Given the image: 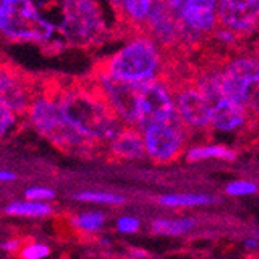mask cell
I'll return each instance as SVG.
<instances>
[{
	"instance_id": "obj_5",
	"label": "cell",
	"mask_w": 259,
	"mask_h": 259,
	"mask_svg": "<svg viewBox=\"0 0 259 259\" xmlns=\"http://www.w3.org/2000/svg\"><path fill=\"white\" fill-rule=\"evenodd\" d=\"M222 95L250 106L259 92V56L233 55L219 67Z\"/></svg>"
},
{
	"instance_id": "obj_3",
	"label": "cell",
	"mask_w": 259,
	"mask_h": 259,
	"mask_svg": "<svg viewBox=\"0 0 259 259\" xmlns=\"http://www.w3.org/2000/svg\"><path fill=\"white\" fill-rule=\"evenodd\" d=\"M59 33L75 47L100 44L107 34V25L98 0H64Z\"/></svg>"
},
{
	"instance_id": "obj_8",
	"label": "cell",
	"mask_w": 259,
	"mask_h": 259,
	"mask_svg": "<svg viewBox=\"0 0 259 259\" xmlns=\"http://www.w3.org/2000/svg\"><path fill=\"white\" fill-rule=\"evenodd\" d=\"M188 129L180 118L155 123L141 129L145 138L146 155L154 163L166 164L176 161L185 151L188 143Z\"/></svg>"
},
{
	"instance_id": "obj_22",
	"label": "cell",
	"mask_w": 259,
	"mask_h": 259,
	"mask_svg": "<svg viewBox=\"0 0 259 259\" xmlns=\"http://www.w3.org/2000/svg\"><path fill=\"white\" fill-rule=\"evenodd\" d=\"M75 200L78 202H89V203H101V205H121L124 203V197L113 193L104 191H82L76 193Z\"/></svg>"
},
{
	"instance_id": "obj_12",
	"label": "cell",
	"mask_w": 259,
	"mask_h": 259,
	"mask_svg": "<svg viewBox=\"0 0 259 259\" xmlns=\"http://www.w3.org/2000/svg\"><path fill=\"white\" fill-rule=\"evenodd\" d=\"M219 27L239 37H248L259 28V0H218Z\"/></svg>"
},
{
	"instance_id": "obj_13",
	"label": "cell",
	"mask_w": 259,
	"mask_h": 259,
	"mask_svg": "<svg viewBox=\"0 0 259 259\" xmlns=\"http://www.w3.org/2000/svg\"><path fill=\"white\" fill-rule=\"evenodd\" d=\"M145 31L151 34L164 50H172L179 45H183V30L180 19L163 0H157Z\"/></svg>"
},
{
	"instance_id": "obj_15",
	"label": "cell",
	"mask_w": 259,
	"mask_h": 259,
	"mask_svg": "<svg viewBox=\"0 0 259 259\" xmlns=\"http://www.w3.org/2000/svg\"><path fill=\"white\" fill-rule=\"evenodd\" d=\"M109 152L116 160H141L148 157L143 132L137 126L124 124L109 141Z\"/></svg>"
},
{
	"instance_id": "obj_23",
	"label": "cell",
	"mask_w": 259,
	"mask_h": 259,
	"mask_svg": "<svg viewBox=\"0 0 259 259\" xmlns=\"http://www.w3.org/2000/svg\"><path fill=\"white\" fill-rule=\"evenodd\" d=\"M52 254V248L42 242H30L27 245H22L19 250V257L22 259H44Z\"/></svg>"
},
{
	"instance_id": "obj_14",
	"label": "cell",
	"mask_w": 259,
	"mask_h": 259,
	"mask_svg": "<svg viewBox=\"0 0 259 259\" xmlns=\"http://www.w3.org/2000/svg\"><path fill=\"white\" fill-rule=\"evenodd\" d=\"M251 116V110L242 103H238L228 97H221L213 103L211 129L222 134H236L248 126Z\"/></svg>"
},
{
	"instance_id": "obj_10",
	"label": "cell",
	"mask_w": 259,
	"mask_h": 259,
	"mask_svg": "<svg viewBox=\"0 0 259 259\" xmlns=\"http://www.w3.org/2000/svg\"><path fill=\"white\" fill-rule=\"evenodd\" d=\"M177 16L183 30V45L211 37L219 27L218 0H188Z\"/></svg>"
},
{
	"instance_id": "obj_16",
	"label": "cell",
	"mask_w": 259,
	"mask_h": 259,
	"mask_svg": "<svg viewBox=\"0 0 259 259\" xmlns=\"http://www.w3.org/2000/svg\"><path fill=\"white\" fill-rule=\"evenodd\" d=\"M124 23L137 30H145L157 0H110Z\"/></svg>"
},
{
	"instance_id": "obj_28",
	"label": "cell",
	"mask_w": 259,
	"mask_h": 259,
	"mask_svg": "<svg viewBox=\"0 0 259 259\" xmlns=\"http://www.w3.org/2000/svg\"><path fill=\"white\" fill-rule=\"evenodd\" d=\"M14 7V0H0V27Z\"/></svg>"
},
{
	"instance_id": "obj_7",
	"label": "cell",
	"mask_w": 259,
	"mask_h": 259,
	"mask_svg": "<svg viewBox=\"0 0 259 259\" xmlns=\"http://www.w3.org/2000/svg\"><path fill=\"white\" fill-rule=\"evenodd\" d=\"M176 118H179V115L174 87L166 79L158 78L140 84L137 98V127L145 129L146 126Z\"/></svg>"
},
{
	"instance_id": "obj_4",
	"label": "cell",
	"mask_w": 259,
	"mask_h": 259,
	"mask_svg": "<svg viewBox=\"0 0 259 259\" xmlns=\"http://www.w3.org/2000/svg\"><path fill=\"white\" fill-rule=\"evenodd\" d=\"M28 118L34 129L55 145L64 149H76L89 145V141L76 132L64 118L58 98L44 95L28 106Z\"/></svg>"
},
{
	"instance_id": "obj_17",
	"label": "cell",
	"mask_w": 259,
	"mask_h": 259,
	"mask_svg": "<svg viewBox=\"0 0 259 259\" xmlns=\"http://www.w3.org/2000/svg\"><path fill=\"white\" fill-rule=\"evenodd\" d=\"M238 154L234 149L224 146V145H200L186 149V160L188 161H202V160H224L233 161L236 160Z\"/></svg>"
},
{
	"instance_id": "obj_19",
	"label": "cell",
	"mask_w": 259,
	"mask_h": 259,
	"mask_svg": "<svg viewBox=\"0 0 259 259\" xmlns=\"http://www.w3.org/2000/svg\"><path fill=\"white\" fill-rule=\"evenodd\" d=\"M196 227V221L191 218L182 219H157L152 222V231L160 236H182Z\"/></svg>"
},
{
	"instance_id": "obj_25",
	"label": "cell",
	"mask_w": 259,
	"mask_h": 259,
	"mask_svg": "<svg viewBox=\"0 0 259 259\" xmlns=\"http://www.w3.org/2000/svg\"><path fill=\"white\" fill-rule=\"evenodd\" d=\"M17 112L7 107L4 109L2 112H0V137H5L16 124L17 121Z\"/></svg>"
},
{
	"instance_id": "obj_21",
	"label": "cell",
	"mask_w": 259,
	"mask_h": 259,
	"mask_svg": "<svg viewBox=\"0 0 259 259\" xmlns=\"http://www.w3.org/2000/svg\"><path fill=\"white\" fill-rule=\"evenodd\" d=\"M72 224L75 225L76 230L92 234V233L100 231L104 227L106 216L101 211H85V213H81L76 218H73Z\"/></svg>"
},
{
	"instance_id": "obj_2",
	"label": "cell",
	"mask_w": 259,
	"mask_h": 259,
	"mask_svg": "<svg viewBox=\"0 0 259 259\" xmlns=\"http://www.w3.org/2000/svg\"><path fill=\"white\" fill-rule=\"evenodd\" d=\"M163 47L145 30H137L118 50L110 55L98 70L134 84L163 78L166 56Z\"/></svg>"
},
{
	"instance_id": "obj_27",
	"label": "cell",
	"mask_w": 259,
	"mask_h": 259,
	"mask_svg": "<svg viewBox=\"0 0 259 259\" xmlns=\"http://www.w3.org/2000/svg\"><path fill=\"white\" fill-rule=\"evenodd\" d=\"M141 224L137 218L134 216H121L116 221V230L123 234H134L140 230Z\"/></svg>"
},
{
	"instance_id": "obj_26",
	"label": "cell",
	"mask_w": 259,
	"mask_h": 259,
	"mask_svg": "<svg viewBox=\"0 0 259 259\" xmlns=\"http://www.w3.org/2000/svg\"><path fill=\"white\" fill-rule=\"evenodd\" d=\"M25 199L28 200H52L55 199V191L47 186H31L25 191Z\"/></svg>"
},
{
	"instance_id": "obj_33",
	"label": "cell",
	"mask_w": 259,
	"mask_h": 259,
	"mask_svg": "<svg viewBox=\"0 0 259 259\" xmlns=\"http://www.w3.org/2000/svg\"><path fill=\"white\" fill-rule=\"evenodd\" d=\"M257 34H259V28H257ZM257 56H259V52H257Z\"/></svg>"
},
{
	"instance_id": "obj_31",
	"label": "cell",
	"mask_w": 259,
	"mask_h": 259,
	"mask_svg": "<svg viewBox=\"0 0 259 259\" xmlns=\"http://www.w3.org/2000/svg\"><path fill=\"white\" fill-rule=\"evenodd\" d=\"M17 176L14 172H10V171H2L0 169V182H13L16 180Z\"/></svg>"
},
{
	"instance_id": "obj_9",
	"label": "cell",
	"mask_w": 259,
	"mask_h": 259,
	"mask_svg": "<svg viewBox=\"0 0 259 259\" xmlns=\"http://www.w3.org/2000/svg\"><path fill=\"white\" fill-rule=\"evenodd\" d=\"M174 98L179 118L188 129L197 132L211 129L213 103L194 81H185L174 87Z\"/></svg>"
},
{
	"instance_id": "obj_20",
	"label": "cell",
	"mask_w": 259,
	"mask_h": 259,
	"mask_svg": "<svg viewBox=\"0 0 259 259\" xmlns=\"http://www.w3.org/2000/svg\"><path fill=\"white\" fill-rule=\"evenodd\" d=\"M158 203L169 208H193L213 203V199L205 194H164L158 199Z\"/></svg>"
},
{
	"instance_id": "obj_1",
	"label": "cell",
	"mask_w": 259,
	"mask_h": 259,
	"mask_svg": "<svg viewBox=\"0 0 259 259\" xmlns=\"http://www.w3.org/2000/svg\"><path fill=\"white\" fill-rule=\"evenodd\" d=\"M58 100L67 123L89 143H107L124 126L97 84L93 89L70 87Z\"/></svg>"
},
{
	"instance_id": "obj_18",
	"label": "cell",
	"mask_w": 259,
	"mask_h": 259,
	"mask_svg": "<svg viewBox=\"0 0 259 259\" xmlns=\"http://www.w3.org/2000/svg\"><path fill=\"white\" fill-rule=\"evenodd\" d=\"M5 213L10 216L20 218H45L53 213L52 205L42 200H25V202H13L5 208Z\"/></svg>"
},
{
	"instance_id": "obj_32",
	"label": "cell",
	"mask_w": 259,
	"mask_h": 259,
	"mask_svg": "<svg viewBox=\"0 0 259 259\" xmlns=\"http://www.w3.org/2000/svg\"><path fill=\"white\" fill-rule=\"evenodd\" d=\"M244 245H245L247 250L253 251V250H257V248H259V241H257L256 238H248V239L245 241Z\"/></svg>"
},
{
	"instance_id": "obj_6",
	"label": "cell",
	"mask_w": 259,
	"mask_h": 259,
	"mask_svg": "<svg viewBox=\"0 0 259 259\" xmlns=\"http://www.w3.org/2000/svg\"><path fill=\"white\" fill-rule=\"evenodd\" d=\"M56 27L45 19L33 0H14V7L0 27V34L11 42L49 44Z\"/></svg>"
},
{
	"instance_id": "obj_11",
	"label": "cell",
	"mask_w": 259,
	"mask_h": 259,
	"mask_svg": "<svg viewBox=\"0 0 259 259\" xmlns=\"http://www.w3.org/2000/svg\"><path fill=\"white\" fill-rule=\"evenodd\" d=\"M95 81L118 118L124 124L137 126V98L140 84L116 79L101 70H98Z\"/></svg>"
},
{
	"instance_id": "obj_29",
	"label": "cell",
	"mask_w": 259,
	"mask_h": 259,
	"mask_svg": "<svg viewBox=\"0 0 259 259\" xmlns=\"http://www.w3.org/2000/svg\"><path fill=\"white\" fill-rule=\"evenodd\" d=\"M0 248L7 253H17L22 248V242L19 239H8V241L0 244Z\"/></svg>"
},
{
	"instance_id": "obj_30",
	"label": "cell",
	"mask_w": 259,
	"mask_h": 259,
	"mask_svg": "<svg viewBox=\"0 0 259 259\" xmlns=\"http://www.w3.org/2000/svg\"><path fill=\"white\" fill-rule=\"evenodd\" d=\"M163 2L166 4V5H168L174 13H177V14H179V13L182 11V8L186 5L188 0H163Z\"/></svg>"
},
{
	"instance_id": "obj_24",
	"label": "cell",
	"mask_w": 259,
	"mask_h": 259,
	"mask_svg": "<svg viewBox=\"0 0 259 259\" xmlns=\"http://www.w3.org/2000/svg\"><path fill=\"white\" fill-rule=\"evenodd\" d=\"M257 191L256 183L250 180H234L227 185L225 193L231 197H244V196H251Z\"/></svg>"
}]
</instances>
